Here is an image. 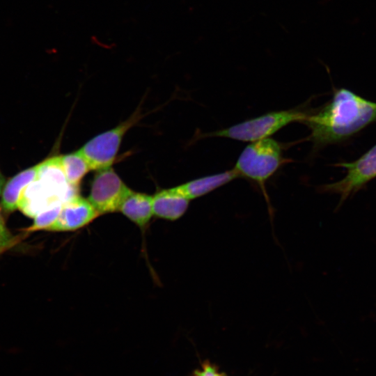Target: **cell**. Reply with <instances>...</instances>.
<instances>
[{
  "label": "cell",
  "mask_w": 376,
  "mask_h": 376,
  "mask_svg": "<svg viewBox=\"0 0 376 376\" xmlns=\"http://www.w3.org/2000/svg\"><path fill=\"white\" fill-rule=\"evenodd\" d=\"M283 162L281 144L272 138L251 142L240 155L233 169L240 177L256 182L265 192L266 181Z\"/></svg>",
  "instance_id": "3"
},
{
  "label": "cell",
  "mask_w": 376,
  "mask_h": 376,
  "mask_svg": "<svg viewBox=\"0 0 376 376\" xmlns=\"http://www.w3.org/2000/svg\"><path fill=\"white\" fill-rule=\"evenodd\" d=\"M132 191L115 171L108 167L95 173L88 200L100 215L116 212Z\"/></svg>",
  "instance_id": "7"
},
{
  "label": "cell",
  "mask_w": 376,
  "mask_h": 376,
  "mask_svg": "<svg viewBox=\"0 0 376 376\" xmlns=\"http://www.w3.org/2000/svg\"><path fill=\"white\" fill-rule=\"evenodd\" d=\"M223 376H226V375L225 374H224V375H223Z\"/></svg>",
  "instance_id": "18"
},
{
  "label": "cell",
  "mask_w": 376,
  "mask_h": 376,
  "mask_svg": "<svg viewBox=\"0 0 376 376\" xmlns=\"http://www.w3.org/2000/svg\"><path fill=\"white\" fill-rule=\"evenodd\" d=\"M141 118L136 111L128 119L115 127L102 132L86 142L79 150L88 162L91 170L111 167L126 132Z\"/></svg>",
  "instance_id": "5"
},
{
  "label": "cell",
  "mask_w": 376,
  "mask_h": 376,
  "mask_svg": "<svg viewBox=\"0 0 376 376\" xmlns=\"http://www.w3.org/2000/svg\"><path fill=\"white\" fill-rule=\"evenodd\" d=\"M118 212L141 228H144L154 215L152 196L132 191L122 203Z\"/></svg>",
  "instance_id": "11"
},
{
  "label": "cell",
  "mask_w": 376,
  "mask_h": 376,
  "mask_svg": "<svg viewBox=\"0 0 376 376\" xmlns=\"http://www.w3.org/2000/svg\"><path fill=\"white\" fill-rule=\"evenodd\" d=\"M307 116V113L299 109L272 111L227 128L204 134V136L253 142L269 137L291 123L304 122Z\"/></svg>",
  "instance_id": "4"
},
{
  "label": "cell",
  "mask_w": 376,
  "mask_h": 376,
  "mask_svg": "<svg viewBox=\"0 0 376 376\" xmlns=\"http://www.w3.org/2000/svg\"><path fill=\"white\" fill-rule=\"evenodd\" d=\"M100 215L88 198L75 194L62 203L58 217L46 231L76 230L88 225Z\"/></svg>",
  "instance_id": "8"
},
{
  "label": "cell",
  "mask_w": 376,
  "mask_h": 376,
  "mask_svg": "<svg viewBox=\"0 0 376 376\" xmlns=\"http://www.w3.org/2000/svg\"><path fill=\"white\" fill-rule=\"evenodd\" d=\"M60 159L65 178L69 185L74 187H77L84 175L91 170L79 150L60 156Z\"/></svg>",
  "instance_id": "13"
},
{
  "label": "cell",
  "mask_w": 376,
  "mask_h": 376,
  "mask_svg": "<svg viewBox=\"0 0 376 376\" xmlns=\"http://www.w3.org/2000/svg\"><path fill=\"white\" fill-rule=\"evenodd\" d=\"M217 368L209 362L203 363L201 369L196 370L193 376H223Z\"/></svg>",
  "instance_id": "16"
},
{
  "label": "cell",
  "mask_w": 376,
  "mask_h": 376,
  "mask_svg": "<svg viewBox=\"0 0 376 376\" xmlns=\"http://www.w3.org/2000/svg\"><path fill=\"white\" fill-rule=\"evenodd\" d=\"M189 201L171 188L157 191L152 196L153 214L166 220H177L185 213Z\"/></svg>",
  "instance_id": "10"
},
{
  "label": "cell",
  "mask_w": 376,
  "mask_h": 376,
  "mask_svg": "<svg viewBox=\"0 0 376 376\" xmlns=\"http://www.w3.org/2000/svg\"><path fill=\"white\" fill-rule=\"evenodd\" d=\"M38 165L36 178L22 191L18 203V209L33 218L52 205L63 203L68 187H72L65 178L59 156Z\"/></svg>",
  "instance_id": "2"
},
{
  "label": "cell",
  "mask_w": 376,
  "mask_h": 376,
  "mask_svg": "<svg viewBox=\"0 0 376 376\" xmlns=\"http://www.w3.org/2000/svg\"><path fill=\"white\" fill-rule=\"evenodd\" d=\"M0 207V253L8 251L19 242L20 236L13 235L7 228Z\"/></svg>",
  "instance_id": "15"
},
{
  "label": "cell",
  "mask_w": 376,
  "mask_h": 376,
  "mask_svg": "<svg viewBox=\"0 0 376 376\" xmlns=\"http://www.w3.org/2000/svg\"><path fill=\"white\" fill-rule=\"evenodd\" d=\"M239 178L232 169L219 173L196 178L171 189L178 195L191 201L203 196Z\"/></svg>",
  "instance_id": "9"
},
{
  "label": "cell",
  "mask_w": 376,
  "mask_h": 376,
  "mask_svg": "<svg viewBox=\"0 0 376 376\" xmlns=\"http://www.w3.org/2000/svg\"><path fill=\"white\" fill-rule=\"evenodd\" d=\"M375 120L376 102L342 88L319 111L308 114L304 123L311 131L314 145L322 146L344 141Z\"/></svg>",
  "instance_id": "1"
},
{
  "label": "cell",
  "mask_w": 376,
  "mask_h": 376,
  "mask_svg": "<svg viewBox=\"0 0 376 376\" xmlns=\"http://www.w3.org/2000/svg\"><path fill=\"white\" fill-rule=\"evenodd\" d=\"M5 178L2 173L0 171V195L2 192L3 188L4 187Z\"/></svg>",
  "instance_id": "17"
},
{
  "label": "cell",
  "mask_w": 376,
  "mask_h": 376,
  "mask_svg": "<svg viewBox=\"0 0 376 376\" xmlns=\"http://www.w3.org/2000/svg\"><path fill=\"white\" fill-rule=\"evenodd\" d=\"M336 166L345 168L346 175L336 182L323 185L321 191L339 195L340 207L347 198L376 178V144L357 160Z\"/></svg>",
  "instance_id": "6"
},
{
  "label": "cell",
  "mask_w": 376,
  "mask_h": 376,
  "mask_svg": "<svg viewBox=\"0 0 376 376\" xmlns=\"http://www.w3.org/2000/svg\"><path fill=\"white\" fill-rule=\"evenodd\" d=\"M38 165L26 169L10 178L1 192V208L6 213L18 209L22 191L33 182L38 173Z\"/></svg>",
  "instance_id": "12"
},
{
  "label": "cell",
  "mask_w": 376,
  "mask_h": 376,
  "mask_svg": "<svg viewBox=\"0 0 376 376\" xmlns=\"http://www.w3.org/2000/svg\"><path fill=\"white\" fill-rule=\"evenodd\" d=\"M62 203L56 204L38 213L34 217L33 224L26 231L46 230L58 217Z\"/></svg>",
  "instance_id": "14"
}]
</instances>
